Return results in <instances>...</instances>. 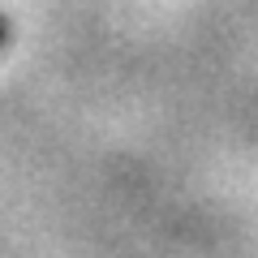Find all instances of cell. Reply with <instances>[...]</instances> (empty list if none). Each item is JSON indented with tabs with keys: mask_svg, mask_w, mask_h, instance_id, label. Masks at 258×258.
<instances>
[{
	"mask_svg": "<svg viewBox=\"0 0 258 258\" xmlns=\"http://www.w3.org/2000/svg\"><path fill=\"white\" fill-rule=\"evenodd\" d=\"M5 43H9V22L0 18V47H5Z\"/></svg>",
	"mask_w": 258,
	"mask_h": 258,
	"instance_id": "1",
	"label": "cell"
}]
</instances>
